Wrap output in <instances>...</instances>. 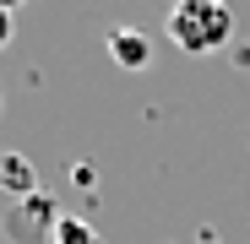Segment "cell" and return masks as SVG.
Wrapping results in <instances>:
<instances>
[{
	"instance_id": "obj_6",
	"label": "cell",
	"mask_w": 250,
	"mask_h": 244,
	"mask_svg": "<svg viewBox=\"0 0 250 244\" xmlns=\"http://www.w3.org/2000/svg\"><path fill=\"white\" fill-rule=\"evenodd\" d=\"M11 33H17V22H11V11H0V49L11 44Z\"/></svg>"
},
{
	"instance_id": "obj_4",
	"label": "cell",
	"mask_w": 250,
	"mask_h": 244,
	"mask_svg": "<svg viewBox=\"0 0 250 244\" xmlns=\"http://www.w3.org/2000/svg\"><path fill=\"white\" fill-rule=\"evenodd\" d=\"M0 190H6L11 201H27L33 190H44V185H38L33 163H27L22 152H6V157H0Z\"/></svg>"
},
{
	"instance_id": "obj_2",
	"label": "cell",
	"mask_w": 250,
	"mask_h": 244,
	"mask_svg": "<svg viewBox=\"0 0 250 244\" xmlns=\"http://www.w3.org/2000/svg\"><path fill=\"white\" fill-rule=\"evenodd\" d=\"M60 217H65V212L55 206V195H49V190H33L27 201H11L6 233H11V244H49V233H55Z\"/></svg>"
},
{
	"instance_id": "obj_3",
	"label": "cell",
	"mask_w": 250,
	"mask_h": 244,
	"mask_svg": "<svg viewBox=\"0 0 250 244\" xmlns=\"http://www.w3.org/2000/svg\"><path fill=\"white\" fill-rule=\"evenodd\" d=\"M109 55H114L120 71H147L152 65V38L142 27H114L109 33Z\"/></svg>"
},
{
	"instance_id": "obj_1",
	"label": "cell",
	"mask_w": 250,
	"mask_h": 244,
	"mask_svg": "<svg viewBox=\"0 0 250 244\" xmlns=\"http://www.w3.org/2000/svg\"><path fill=\"white\" fill-rule=\"evenodd\" d=\"M163 33L180 55H218L234 44V11L229 0H174Z\"/></svg>"
},
{
	"instance_id": "obj_7",
	"label": "cell",
	"mask_w": 250,
	"mask_h": 244,
	"mask_svg": "<svg viewBox=\"0 0 250 244\" xmlns=\"http://www.w3.org/2000/svg\"><path fill=\"white\" fill-rule=\"evenodd\" d=\"M17 6H22V0H0V11H17Z\"/></svg>"
},
{
	"instance_id": "obj_8",
	"label": "cell",
	"mask_w": 250,
	"mask_h": 244,
	"mask_svg": "<svg viewBox=\"0 0 250 244\" xmlns=\"http://www.w3.org/2000/svg\"><path fill=\"white\" fill-rule=\"evenodd\" d=\"M0 114H6V93H0Z\"/></svg>"
},
{
	"instance_id": "obj_5",
	"label": "cell",
	"mask_w": 250,
	"mask_h": 244,
	"mask_svg": "<svg viewBox=\"0 0 250 244\" xmlns=\"http://www.w3.org/2000/svg\"><path fill=\"white\" fill-rule=\"evenodd\" d=\"M49 244H98V233L82 223V217H60L55 233H49Z\"/></svg>"
}]
</instances>
